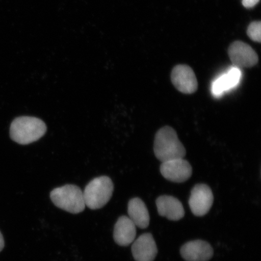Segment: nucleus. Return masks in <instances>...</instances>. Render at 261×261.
I'll return each instance as SVG.
<instances>
[{
  "label": "nucleus",
  "instance_id": "1",
  "mask_svg": "<svg viewBox=\"0 0 261 261\" xmlns=\"http://www.w3.org/2000/svg\"><path fill=\"white\" fill-rule=\"evenodd\" d=\"M46 130L47 126L41 119L21 116L13 120L10 127V136L18 144L28 145L41 138Z\"/></svg>",
  "mask_w": 261,
  "mask_h": 261
},
{
  "label": "nucleus",
  "instance_id": "2",
  "mask_svg": "<svg viewBox=\"0 0 261 261\" xmlns=\"http://www.w3.org/2000/svg\"><path fill=\"white\" fill-rule=\"evenodd\" d=\"M154 152L156 158L162 163L184 159L187 153L177 133L170 126L163 127L156 133Z\"/></svg>",
  "mask_w": 261,
  "mask_h": 261
},
{
  "label": "nucleus",
  "instance_id": "3",
  "mask_svg": "<svg viewBox=\"0 0 261 261\" xmlns=\"http://www.w3.org/2000/svg\"><path fill=\"white\" fill-rule=\"evenodd\" d=\"M113 191V182L110 177L100 176L94 178L83 192L85 204L90 210H99L110 200Z\"/></svg>",
  "mask_w": 261,
  "mask_h": 261
},
{
  "label": "nucleus",
  "instance_id": "4",
  "mask_svg": "<svg viewBox=\"0 0 261 261\" xmlns=\"http://www.w3.org/2000/svg\"><path fill=\"white\" fill-rule=\"evenodd\" d=\"M50 197L57 207L71 214H80L86 207L83 192L76 185H66L55 188L50 192Z\"/></svg>",
  "mask_w": 261,
  "mask_h": 261
},
{
  "label": "nucleus",
  "instance_id": "5",
  "mask_svg": "<svg viewBox=\"0 0 261 261\" xmlns=\"http://www.w3.org/2000/svg\"><path fill=\"white\" fill-rule=\"evenodd\" d=\"M214 203V195L210 187L204 184L195 185L192 189L189 204L195 216L206 215Z\"/></svg>",
  "mask_w": 261,
  "mask_h": 261
},
{
  "label": "nucleus",
  "instance_id": "6",
  "mask_svg": "<svg viewBox=\"0 0 261 261\" xmlns=\"http://www.w3.org/2000/svg\"><path fill=\"white\" fill-rule=\"evenodd\" d=\"M228 56L233 66L238 68H249L258 62L256 51L249 44L242 41H236L230 45Z\"/></svg>",
  "mask_w": 261,
  "mask_h": 261
},
{
  "label": "nucleus",
  "instance_id": "7",
  "mask_svg": "<svg viewBox=\"0 0 261 261\" xmlns=\"http://www.w3.org/2000/svg\"><path fill=\"white\" fill-rule=\"evenodd\" d=\"M173 85L181 93L190 94L198 89V81L193 70L187 65H178L172 71Z\"/></svg>",
  "mask_w": 261,
  "mask_h": 261
},
{
  "label": "nucleus",
  "instance_id": "8",
  "mask_svg": "<svg viewBox=\"0 0 261 261\" xmlns=\"http://www.w3.org/2000/svg\"><path fill=\"white\" fill-rule=\"evenodd\" d=\"M162 175L168 180L175 182L187 181L191 177L192 168L184 159L163 162L161 166Z\"/></svg>",
  "mask_w": 261,
  "mask_h": 261
},
{
  "label": "nucleus",
  "instance_id": "9",
  "mask_svg": "<svg viewBox=\"0 0 261 261\" xmlns=\"http://www.w3.org/2000/svg\"><path fill=\"white\" fill-rule=\"evenodd\" d=\"M132 251L136 261H154L158 254V247L151 233L142 234L134 242Z\"/></svg>",
  "mask_w": 261,
  "mask_h": 261
},
{
  "label": "nucleus",
  "instance_id": "10",
  "mask_svg": "<svg viewBox=\"0 0 261 261\" xmlns=\"http://www.w3.org/2000/svg\"><path fill=\"white\" fill-rule=\"evenodd\" d=\"M180 254L187 261H208L213 256L214 250L206 241L195 240L184 244Z\"/></svg>",
  "mask_w": 261,
  "mask_h": 261
},
{
  "label": "nucleus",
  "instance_id": "11",
  "mask_svg": "<svg viewBox=\"0 0 261 261\" xmlns=\"http://www.w3.org/2000/svg\"><path fill=\"white\" fill-rule=\"evenodd\" d=\"M159 214L171 221H178L185 216V210L180 201L172 196L163 195L156 200Z\"/></svg>",
  "mask_w": 261,
  "mask_h": 261
},
{
  "label": "nucleus",
  "instance_id": "12",
  "mask_svg": "<svg viewBox=\"0 0 261 261\" xmlns=\"http://www.w3.org/2000/svg\"><path fill=\"white\" fill-rule=\"evenodd\" d=\"M136 231V225L129 217H120L114 226V240L120 246H128L135 240Z\"/></svg>",
  "mask_w": 261,
  "mask_h": 261
},
{
  "label": "nucleus",
  "instance_id": "13",
  "mask_svg": "<svg viewBox=\"0 0 261 261\" xmlns=\"http://www.w3.org/2000/svg\"><path fill=\"white\" fill-rule=\"evenodd\" d=\"M240 68L233 66L226 73L215 80L212 86V93L215 97H220L228 90L236 87L241 79Z\"/></svg>",
  "mask_w": 261,
  "mask_h": 261
},
{
  "label": "nucleus",
  "instance_id": "14",
  "mask_svg": "<svg viewBox=\"0 0 261 261\" xmlns=\"http://www.w3.org/2000/svg\"><path fill=\"white\" fill-rule=\"evenodd\" d=\"M128 214L130 220L140 228L148 227L149 224V215L144 202L139 198H134L129 201Z\"/></svg>",
  "mask_w": 261,
  "mask_h": 261
},
{
  "label": "nucleus",
  "instance_id": "15",
  "mask_svg": "<svg viewBox=\"0 0 261 261\" xmlns=\"http://www.w3.org/2000/svg\"><path fill=\"white\" fill-rule=\"evenodd\" d=\"M247 35L251 40L253 41L260 42L261 41V22L254 21L248 27Z\"/></svg>",
  "mask_w": 261,
  "mask_h": 261
},
{
  "label": "nucleus",
  "instance_id": "16",
  "mask_svg": "<svg viewBox=\"0 0 261 261\" xmlns=\"http://www.w3.org/2000/svg\"><path fill=\"white\" fill-rule=\"evenodd\" d=\"M259 0H243V5L245 8H252L258 3Z\"/></svg>",
  "mask_w": 261,
  "mask_h": 261
},
{
  "label": "nucleus",
  "instance_id": "17",
  "mask_svg": "<svg viewBox=\"0 0 261 261\" xmlns=\"http://www.w3.org/2000/svg\"><path fill=\"white\" fill-rule=\"evenodd\" d=\"M5 247V241L4 238H3V234L0 231V252L3 249V248Z\"/></svg>",
  "mask_w": 261,
  "mask_h": 261
}]
</instances>
